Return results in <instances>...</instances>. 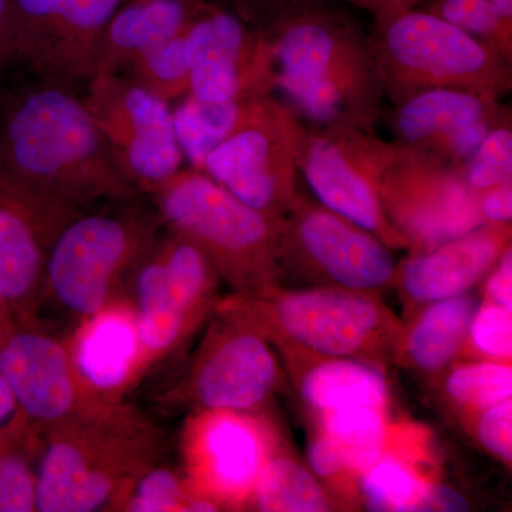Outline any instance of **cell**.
Returning <instances> with one entry per match:
<instances>
[{"instance_id": "d6a6232c", "label": "cell", "mask_w": 512, "mask_h": 512, "mask_svg": "<svg viewBox=\"0 0 512 512\" xmlns=\"http://www.w3.org/2000/svg\"><path fill=\"white\" fill-rule=\"evenodd\" d=\"M444 390L451 402L483 410L512 397V367L500 360L463 363L448 373Z\"/></svg>"}, {"instance_id": "1f68e13d", "label": "cell", "mask_w": 512, "mask_h": 512, "mask_svg": "<svg viewBox=\"0 0 512 512\" xmlns=\"http://www.w3.org/2000/svg\"><path fill=\"white\" fill-rule=\"evenodd\" d=\"M185 32L141 53L121 74L168 103L187 96L190 80L185 57Z\"/></svg>"}, {"instance_id": "6da1fadb", "label": "cell", "mask_w": 512, "mask_h": 512, "mask_svg": "<svg viewBox=\"0 0 512 512\" xmlns=\"http://www.w3.org/2000/svg\"><path fill=\"white\" fill-rule=\"evenodd\" d=\"M0 184L73 215L137 194L83 99L47 83L0 113Z\"/></svg>"}, {"instance_id": "44dd1931", "label": "cell", "mask_w": 512, "mask_h": 512, "mask_svg": "<svg viewBox=\"0 0 512 512\" xmlns=\"http://www.w3.org/2000/svg\"><path fill=\"white\" fill-rule=\"evenodd\" d=\"M77 373L101 399L119 402L144 367L136 313L117 298L92 316L80 319L67 342Z\"/></svg>"}, {"instance_id": "9c48e42d", "label": "cell", "mask_w": 512, "mask_h": 512, "mask_svg": "<svg viewBox=\"0 0 512 512\" xmlns=\"http://www.w3.org/2000/svg\"><path fill=\"white\" fill-rule=\"evenodd\" d=\"M146 370L190 338L217 305L220 276L200 248L180 235L154 241L133 274Z\"/></svg>"}, {"instance_id": "f35d334b", "label": "cell", "mask_w": 512, "mask_h": 512, "mask_svg": "<svg viewBox=\"0 0 512 512\" xmlns=\"http://www.w3.org/2000/svg\"><path fill=\"white\" fill-rule=\"evenodd\" d=\"M308 461L312 473L322 480H330L346 471L338 450L322 431H318L309 444Z\"/></svg>"}, {"instance_id": "8fae6325", "label": "cell", "mask_w": 512, "mask_h": 512, "mask_svg": "<svg viewBox=\"0 0 512 512\" xmlns=\"http://www.w3.org/2000/svg\"><path fill=\"white\" fill-rule=\"evenodd\" d=\"M301 119L274 97H255L234 133L205 158L202 173L249 207L284 218L298 197L295 141Z\"/></svg>"}, {"instance_id": "b9f144b4", "label": "cell", "mask_w": 512, "mask_h": 512, "mask_svg": "<svg viewBox=\"0 0 512 512\" xmlns=\"http://www.w3.org/2000/svg\"><path fill=\"white\" fill-rule=\"evenodd\" d=\"M16 60L15 22L10 0H0V74Z\"/></svg>"}, {"instance_id": "52a82bcc", "label": "cell", "mask_w": 512, "mask_h": 512, "mask_svg": "<svg viewBox=\"0 0 512 512\" xmlns=\"http://www.w3.org/2000/svg\"><path fill=\"white\" fill-rule=\"evenodd\" d=\"M156 239L154 222L137 211L76 215L49 249L45 288L70 315L92 316L117 299Z\"/></svg>"}, {"instance_id": "d4e9b609", "label": "cell", "mask_w": 512, "mask_h": 512, "mask_svg": "<svg viewBox=\"0 0 512 512\" xmlns=\"http://www.w3.org/2000/svg\"><path fill=\"white\" fill-rule=\"evenodd\" d=\"M480 305L473 293L426 303L402 335L404 355L416 369L437 373L450 366L468 342L471 322Z\"/></svg>"}, {"instance_id": "7c38bea8", "label": "cell", "mask_w": 512, "mask_h": 512, "mask_svg": "<svg viewBox=\"0 0 512 512\" xmlns=\"http://www.w3.org/2000/svg\"><path fill=\"white\" fill-rule=\"evenodd\" d=\"M279 271L357 292L377 293L396 282L392 248L299 192L286 212L279 239Z\"/></svg>"}, {"instance_id": "e575fe53", "label": "cell", "mask_w": 512, "mask_h": 512, "mask_svg": "<svg viewBox=\"0 0 512 512\" xmlns=\"http://www.w3.org/2000/svg\"><path fill=\"white\" fill-rule=\"evenodd\" d=\"M464 177L468 187L476 195L488 188L512 181L510 111L488 131L477 153L464 168Z\"/></svg>"}, {"instance_id": "60d3db41", "label": "cell", "mask_w": 512, "mask_h": 512, "mask_svg": "<svg viewBox=\"0 0 512 512\" xmlns=\"http://www.w3.org/2000/svg\"><path fill=\"white\" fill-rule=\"evenodd\" d=\"M478 208L485 222L512 221V181L488 188L478 194Z\"/></svg>"}, {"instance_id": "ee69618b", "label": "cell", "mask_w": 512, "mask_h": 512, "mask_svg": "<svg viewBox=\"0 0 512 512\" xmlns=\"http://www.w3.org/2000/svg\"><path fill=\"white\" fill-rule=\"evenodd\" d=\"M346 2L372 13L376 22H380V20L393 18L407 10L416 9L420 0H346Z\"/></svg>"}, {"instance_id": "484cf974", "label": "cell", "mask_w": 512, "mask_h": 512, "mask_svg": "<svg viewBox=\"0 0 512 512\" xmlns=\"http://www.w3.org/2000/svg\"><path fill=\"white\" fill-rule=\"evenodd\" d=\"M249 503L265 512L332 511L333 503L311 468L295 458L269 456L252 491Z\"/></svg>"}, {"instance_id": "277c9868", "label": "cell", "mask_w": 512, "mask_h": 512, "mask_svg": "<svg viewBox=\"0 0 512 512\" xmlns=\"http://www.w3.org/2000/svg\"><path fill=\"white\" fill-rule=\"evenodd\" d=\"M150 194L170 231L200 248L234 295L262 298L281 288L278 252L284 218L249 207L191 167Z\"/></svg>"}, {"instance_id": "e0dca14e", "label": "cell", "mask_w": 512, "mask_h": 512, "mask_svg": "<svg viewBox=\"0 0 512 512\" xmlns=\"http://www.w3.org/2000/svg\"><path fill=\"white\" fill-rule=\"evenodd\" d=\"M0 375L37 433L104 402L77 373L67 342L36 318L0 330Z\"/></svg>"}, {"instance_id": "5bb4252c", "label": "cell", "mask_w": 512, "mask_h": 512, "mask_svg": "<svg viewBox=\"0 0 512 512\" xmlns=\"http://www.w3.org/2000/svg\"><path fill=\"white\" fill-rule=\"evenodd\" d=\"M101 136L134 187L148 192L181 170L170 103L119 73L100 72L83 97Z\"/></svg>"}, {"instance_id": "5b68a950", "label": "cell", "mask_w": 512, "mask_h": 512, "mask_svg": "<svg viewBox=\"0 0 512 512\" xmlns=\"http://www.w3.org/2000/svg\"><path fill=\"white\" fill-rule=\"evenodd\" d=\"M369 47L384 97L394 106L430 89L497 100L512 89V60L427 10L376 22Z\"/></svg>"}, {"instance_id": "3957f363", "label": "cell", "mask_w": 512, "mask_h": 512, "mask_svg": "<svg viewBox=\"0 0 512 512\" xmlns=\"http://www.w3.org/2000/svg\"><path fill=\"white\" fill-rule=\"evenodd\" d=\"M39 436V512L119 511L163 450V433L121 400L94 404Z\"/></svg>"}, {"instance_id": "9a60e30c", "label": "cell", "mask_w": 512, "mask_h": 512, "mask_svg": "<svg viewBox=\"0 0 512 512\" xmlns=\"http://www.w3.org/2000/svg\"><path fill=\"white\" fill-rule=\"evenodd\" d=\"M124 0H10L16 59L69 89L99 69L104 32Z\"/></svg>"}, {"instance_id": "cb8c5ba5", "label": "cell", "mask_w": 512, "mask_h": 512, "mask_svg": "<svg viewBox=\"0 0 512 512\" xmlns=\"http://www.w3.org/2000/svg\"><path fill=\"white\" fill-rule=\"evenodd\" d=\"M301 394L316 414L349 406L386 409L389 384L376 363L360 357H333L303 365Z\"/></svg>"}, {"instance_id": "ac0fdd59", "label": "cell", "mask_w": 512, "mask_h": 512, "mask_svg": "<svg viewBox=\"0 0 512 512\" xmlns=\"http://www.w3.org/2000/svg\"><path fill=\"white\" fill-rule=\"evenodd\" d=\"M185 484L222 505L249 503L271 456L264 426L241 412H195L183 433Z\"/></svg>"}, {"instance_id": "f6af8a7d", "label": "cell", "mask_w": 512, "mask_h": 512, "mask_svg": "<svg viewBox=\"0 0 512 512\" xmlns=\"http://www.w3.org/2000/svg\"><path fill=\"white\" fill-rule=\"evenodd\" d=\"M231 2L237 6L239 15L252 22L254 16H261L265 20L276 10L291 5V3L301 2V0H231Z\"/></svg>"}, {"instance_id": "f546056e", "label": "cell", "mask_w": 512, "mask_h": 512, "mask_svg": "<svg viewBox=\"0 0 512 512\" xmlns=\"http://www.w3.org/2000/svg\"><path fill=\"white\" fill-rule=\"evenodd\" d=\"M427 12L512 60V0H434Z\"/></svg>"}, {"instance_id": "74e56055", "label": "cell", "mask_w": 512, "mask_h": 512, "mask_svg": "<svg viewBox=\"0 0 512 512\" xmlns=\"http://www.w3.org/2000/svg\"><path fill=\"white\" fill-rule=\"evenodd\" d=\"M477 439L481 446L505 464L512 461V400L495 403L480 410Z\"/></svg>"}, {"instance_id": "d6986e66", "label": "cell", "mask_w": 512, "mask_h": 512, "mask_svg": "<svg viewBox=\"0 0 512 512\" xmlns=\"http://www.w3.org/2000/svg\"><path fill=\"white\" fill-rule=\"evenodd\" d=\"M73 217L0 184V330L35 319L47 254Z\"/></svg>"}, {"instance_id": "f1b7e54d", "label": "cell", "mask_w": 512, "mask_h": 512, "mask_svg": "<svg viewBox=\"0 0 512 512\" xmlns=\"http://www.w3.org/2000/svg\"><path fill=\"white\" fill-rule=\"evenodd\" d=\"M429 488L406 461L384 454L360 476V493L369 511H427Z\"/></svg>"}, {"instance_id": "ab89813d", "label": "cell", "mask_w": 512, "mask_h": 512, "mask_svg": "<svg viewBox=\"0 0 512 512\" xmlns=\"http://www.w3.org/2000/svg\"><path fill=\"white\" fill-rule=\"evenodd\" d=\"M487 301L497 303L512 312V248L503 252L485 276Z\"/></svg>"}, {"instance_id": "7bdbcfd3", "label": "cell", "mask_w": 512, "mask_h": 512, "mask_svg": "<svg viewBox=\"0 0 512 512\" xmlns=\"http://www.w3.org/2000/svg\"><path fill=\"white\" fill-rule=\"evenodd\" d=\"M470 504L464 495L443 484H430L427 511L464 512Z\"/></svg>"}, {"instance_id": "4dcf8cb0", "label": "cell", "mask_w": 512, "mask_h": 512, "mask_svg": "<svg viewBox=\"0 0 512 512\" xmlns=\"http://www.w3.org/2000/svg\"><path fill=\"white\" fill-rule=\"evenodd\" d=\"M217 504L192 494L183 478L165 467L148 468L134 481L119 511L128 512H211Z\"/></svg>"}, {"instance_id": "8d00e7d4", "label": "cell", "mask_w": 512, "mask_h": 512, "mask_svg": "<svg viewBox=\"0 0 512 512\" xmlns=\"http://www.w3.org/2000/svg\"><path fill=\"white\" fill-rule=\"evenodd\" d=\"M508 111L510 110H505L503 114L494 117V119L480 120L476 123L467 124V126L454 128V130L448 131V133L437 138L433 144L424 148V151L433 154L434 157L451 165V167L464 170L474 154L477 153L488 131L493 128L498 120L503 119Z\"/></svg>"}, {"instance_id": "ba28073f", "label": "cell", "mask_w": 512, "mask_h": 512, "mask_svg": "<svg viewBox=\"0 0 512 512\" xmlns=\"http://www.w3.org/2000/svg\"><path fill=\"white\" fill-rule=\"evenodd\" d=\"M212 312L215 320L175 397L195 412L256 413L281 386L278 350L232 296Z\"/></svg>"}, {"instance_id": "836d02e7", "label": "cell", "mask_w": 512, "mask_h": 512, "mask_svg": "<svg viewBox=\"0 0 512 512\" xmlns=\"http://www.w3.org/2000/svg\"><path fill=\"white\" fill-rule=\"evenodd\" d=\"M39 433L0 454V512L36 511V468Z\"/></svg>"}, {"instance_id": "7dc6e473", "label": "cell", "mask_w": 512, "mask_h": 512, "mask_svg": "<svg viewBox=\"0 0 512 512\" xmlns=\"http://www.w3.org/2000/svg\"><path fill=\"white\" fill-rule=\"evenodd\" d=\"M19 407L9 384L0 375V429L18 416Z\"/></svg>"}, {"instance_id": "7a4b0ae2", "label": "cell", "mask_w": 512, "mask_h": 512, "mask_svg": "<svg viewBox=\"0 0 512 512\" xmlns=\"http://www.w3.org/2000/svg\"><path fill=\"white\" fill-rule=\"evenodd\" d=\"M259 26L274 56L276 90L303 123L375 133L384 93L369 36L353 20L301 0Z\"/></svg>"}, {"instance_id": "4fadbf2b", "label": "cell", "mask_w": 512, "mask_h": 512, "mask_svg": "<svg viewBox=\"0 0 512 512\" xmlns=\"http://www.w3.org/2000/svg\"><path fill=\"white\" fill-rule=\"evenodd\" d=\"M379 197L410 251L437 247L485 222L464 170L397 141L380 174Z\"/></svg>"}, {"instance_id": "bcb514c9", "label": "cell", "mask_w": 512, "mask_h": 512, "mask_svg": "<svg viewBox=\"0 0 512 512\" xmlns=\"http://www.w3.org/2000/svg\"><path fill=\"white\" fill-rule=\"evenodd\" d=\"M33 433H37V431L30 426L29 421L19 412L15 419L0 429V454H2L6 448L13 446V444L28 439Z\"/></svg>"}, {"instance_id": "2e32d148", "label": "cell", "mask_w": 512, "mask_h": 512, "mask_svg": "<svg viewBox=\"0 0 512 512\" xmlns=\"http://www.w3.org/2000/svg\"><path fill=\"white\" fill-rule=\"evenodd\" d=\"M188 94L208 103L269 96L274 56L261 26L207 3L185 32Z\"/></svg>"}, {"instance_id": "30bf717a", "label": "cell", "mask_w": 512, "mask_h": 512, "mask_svg": "<svg viewBox=\"0 0 512 512\" xmlns=\"http://www.w3.org/2000/svg\"><path fill=\"white\" fill-rule=\"evenodd\" d=\"M394 143L352 128L312 127L301 121L295 151L299 173L319 204L372 232L392 249H409L379 197V178Z\"/></svg>"}, {"instance_id": "7402d4cb", "label": "cell", "mask_w": 512, "mask_h": 512, "mask_svg": "<svg viewBox=\"0 0 512 512\" xmlns=\"http://www.w3.org/2000/svg\"><path fill=\"white\" fill-rule=\"evenodd\" d=\"M207 3V0H124L104 32L97 73L121 74L141 53L183 35Z\"/></svg>"}, {"instance_id": "8992f818", "label": "cell", "mask_w": 512, "mask_h": 512, "mask_svg": "<svg viewBox=\"0 0 512 512\" xmlns=\"http://www.w3.org/2000/svg\"><path fill=\"white\" fill-rule=\"evenodd\" d=\"M239 308L281 350L306 363L333 357L375 356L399 348L403 325L377 293L332 285L276 289L262 298L232 296ZM305 363V365H306Z\"/></svg>"}, {"instance_id": "603a6c76", "label": "cell", "mask_w": 512, "mask_h": 512, "mask_svg": "<svg viewBox=\"0 0 512 512\" xmlns=\"http://www.w3.org/2000/svg\"><path fill=\"white\" fill-rule=\"evenodd\" d=\"M507 110L500 100L467 90H424L397 104L389 123L397 143L424 150L437 138Z\"/></svg>"}, {"instance_id": "83f0119b", "label": "cell", "mask_w": 512, "mask_h": 512, "mask_svg": "<svg viewBox=\"0 0 512 512\" xmlns=\"http://www.w3.org/2000/svg\"><path fill=\"white\" fill-rule=\"evenodd\" d=\"M322 431L342 458L348 473L362 476L384 454L387 424L384 409L349 406L319 414Z\"/></svg>"}, {"instance_id": "d590c367", "label": "cell", "mask_w": 512, "mask_h": 512, "mask_svg": "<svg viewBox=\"0 0 512 512\" xmlns=\"http://www.w3.org/2000/svg\"><path fill=\"white\" fill-rule=\"evenodd\" d=\"M468 340L488 359L510 362L512 356V312L490 301L480 302Z\"/></svg>"}, {"instance_id": "4316f807", "label": "cell", "mask_w": 512, "mask_h": 512, "mask_svg": "<svg viewBox=\"0 0 512 512\" xmlns=\"http://www.w3.org/2000/svg\"><path fill=\"white\" fill-rule=\"evenodd\" d=\"M254 99L208 103L190 94L184 96L183 103L173 110V123L181 153L191 168L202 171L205 158L237 130Z\"/></svg>"}, {"instance_id": "ffe728a7", "label": "cell", "mask_w": 512, "mask_h": 512, "mask_svg": "<svg viewBox=\"0 0 512 512\" xmlns=\"http://www.w3.org/2000/svg\"><path fill=\"white\" fill-rule=\"evenodd\" d=\"M510 245L511 224L484 222L437 247L412 251L397 268L396 282L407 301L419 305L466 295Z\"/></svg>"}]
</instances>
